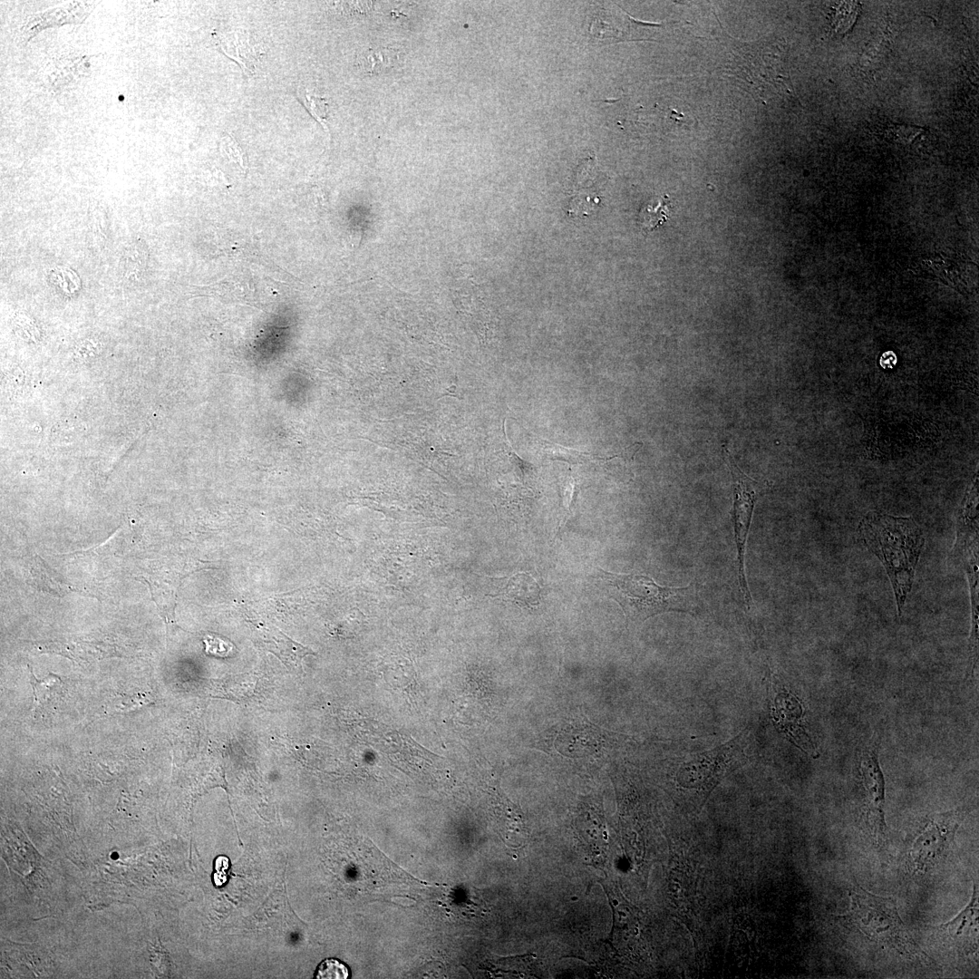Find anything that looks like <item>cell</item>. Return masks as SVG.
Wrapping results in <instances>:
<instances>
[{
	"label": "cell",
	"instance_id": "obj_4",
	"mask_svg": "<svg viewBox=\"0 0 979 979\" xmlns=\"http://www.w3.org/2000/svg\"><path fill=\"white\" fill-rule=\"evenodd\" d=\"M965 812L953 809L926 815L918 823L906 852V867L914 876H925L947 856Z\"/></svg>",
	"mask_w": 979,
	"mask_h": 979
},
{
	"label": "cell",
	"instance_id": "obj_10",
	"mask_svg": "<svg viewBox=\"0 0 979 979\" xmlns=\"http://www.w3.org/2000/svg\"><path fill=\"white\" fill-rule=\"evenodd\" d=\"M398 50L389 47H371L356 57V66L361 73L374 75L389 71L399 62Z\"/></svg>",
	"mask_w": 979,
	"mask_h": 979
},
{
	"label": "cell",
	"instance_id": "obj_17",
	"mask_svg": "<svg viewBox=\"0 0 979 979\" xmlns=\"http://www.w3.org/2000/svg\"><path fill=\"white\" fill-rule=\"evenodd\" d=\"M299 97L305 106L308 109L309 112L315 118H316L318 121H323L325 119L326 111L325 104L323 99L313 95L307 90L301 92Z\"/></svg>",
	"mask_w": 979,
	"mask_h": 979
},
{
	"label": "cell",
	"instance_id": "obj_6",
	"mask_svg": "<svg viewBox=\"0 0 979 979\" xmlns=\"http://www.w3.org/2000/svg\"><path fill=\"white\" fill-rule=\"evenodd\" d=\"M728 466L733 480L732 520L737 548L738 579L744 604L750 607L751 597L745 577L744 558L747 538L756 501V481L745 475L735 464L728 451Z\"/></svg>",
	"mask_w": 979,
	"mask_h": 979
},
{
	"label": "cell",
	"instance_id": "obj_15",
	"mask_svg": "<svg viewBox=\"0 0 979 979\" xmlns=\"http://www.w3.org/2000/svg\"><path fill=\"white\" fill-rule=\"evenodd\" d=\"M350 972L348 967L338 959L328 958L324 960L317 967L315 978L317 979H346Z\"/></svg>",
	"mask_w": 979,
	"mask_h": 979
},
{
	"label": "cell",
	"instance_id": "obj_9",
	"mask_svg": "<svg viewBox=\"0 0 979 979\" xmlns=\"http://www.w3.org/2000/svg\"><path fill=\"white\" fill-rule=\"evenodd\" d=\"M216 41L226 55L249 73L257 69L259 58L264 53L259 44L254 41L248 32L242 29L218 34Z\"/></svg>",
	"mask_w": 979,
	"mask_h": 979
},
{
	"label": "cell",
	"instance_id": "obj_5",
	"mask_svg": "<svg viewBox=\"0 0 979 979\" xmlns=\"http://www.w3.org/2000/svg\"><path fill=\"white\" fill-rule=\"evenodd\" d=\"M859 775L864 792L863 820L872 842L880 849L888 844L885 820V779L881 771L876 742L866 748L860 757Z\"/></svg>",
	"mask_w": 979,
	"mask_h": 979
},
{
	"label": "cell",
	"instance_id": "obj_8",
	"mask_svg": "<svg viewBox=\"0 0 979 979\" xmlns=\"http://www.w3.org/2000/svg\"><path fill=\"white\" fill-rule=\"evenodd\" d=\"M771 711L777 728L799 748L817 757L815 747L801 725L803 712L797 697L786 690L779 692L775 696Z\"/></svg>",
	"mask_w": 979,
	"mask_h": 979
},
{
	"label": "cell",
	"instance_id": "obj_13",
	"mask_svg": "<svg viewBox=\"0 0 979 979\" xmlns=\"http://www.w3.org/2000/svg\"><path fill=\"white\" fill-rule=\"evenodd\" d=\"M670 208L667 196L661 198L656 204L653 202L644 207L639 214L642 228L650 231L664 224L669 218Z\"/></svg>",
	"mask_w": 979,
	"mask_h": 979
},
{
	"label": "cell",
	"instance_id": "obj_18",
	"mask_svg": "<svg viewBox=\"0 0 979 979\" xmlns=\"http://www.w3.org/2000/svg\"><path fill=\"white\" fill-rule=\"evenodd\" d=\"M222 148L228 156L238 162L242 168L246 166L244 153L234 140L230 137H226L223 141Z\"/></svg>",
	"mask_w": 979,
	"mask_h": 979
},
{
	"label": "cell",
	"instance_id": "obj_3",
	"mask_svg": "<svg viewBox=\"0 0 979 979\" xmlns=\"http://www.w3.org/2000/svg\"><path fill=\"white\" fill-rule=\"evenodd\" d=\"M609 595L621 606L627 623L641 624L658 614L692 612L695 596L691 586H663L643 575H620L598 569Z\"/></svg>",
	"mask_w": 979,
	"mask_h": 979
},
{
	"label": "cell",
	"instance_id": "obj_11",
	"mask_svg": "<svg viewBox=\"0 0 979 979\" xmlns=\"http://www.w3.org/2000/svg\"><path fill=\"white\" fill-rule=\"evenodd\" d=\"M536 440L540 451L549 460H563L572 464L585 463L589 460H597L606 463L607 460V457H599L589 452L565 448L539 438H536Z\"/></svg>",
	"mask_w": 979,
	"mask_h": 979
},
{
	"label": "cell",
	"instance_id": "obj_1",
	"mask_svg": "<svg viewBox=\"0 0 979 979\" xmlns=\"http://www.w3.org/2000/svg\"><path fill=\"white\" fill-rule=\"evenodd\" d=\"M858 532L866 547L886 568L900 616L924 547L923 532L912 518L877 511L868 513L861 519Z\"/></svg>",
	"mask_w": 979,
	"mask_h": 979
},
{
	"label": "cell",
	"instance_id": "obj_14",
	"mask_svg": "<svg viewBox=\"0 0 979 979\" xmlns=\"http://www.w3.org/2000/svg\"><path fill=\"white\" fill-rule=\"evenodd\" d=\"M60 678L53 674L43 680H38L30 668V683L33 687L34 707L47 702L54 688L60 683Z\"/></svg>",
	"mask_w": 979,
	"mask_h": 979
},
{
	"label": "cell",
	"instance_id": "obj_2",
	"mask_svg": "<svg viewBox=\"0 0 979 979\" xmlns=\"http://www.w3.org/2000/svg\"><path fill=\"white\" fill-rule=\"evenodd\" d=\"M848 897L849 908L842 917L866 938L906 959L931 962L902 921L894 897L873 894L857 882L849 888Z\"/></svg>",
	"mask_w": 979,
	"mask_h": 979
},
{
	"label": "cell",
	"instance_id": "obj_7",
	"mask_svg": "<svg viewBox=\"0 0 979 979\" xmlns=\"http://www.w3.org/2000/svg\"><path fill=\"white\" fill-rule=\"evenodd\" d=\"M978 886L974 883L969 903L953 919L930 927L932 938L957 955H970L978 948Z\"/></svg>",
	"mask_w": 979,
	"mask_h": 979
},
{
	"label": "cell",
	"instance_id": "obj_16",
	"mask_svg": "<svg viewBox=\"0 0 979 979\" xmlns=\"http://www.w3.org/2000/svg\"><path fill=\"white\" fill-rule=\"evenodd\" d=\"M203 643L205 644V652L208 655L228 657L236 651L231 641L217 635H206L203 638Z\"/></svg>",
	"mask_w": 979,
	"mask_h": 979
},
{
	"label": "cell",
	"instance_id": "obj_12",
	"mask_svg": "<svg viewBox=\"0 0 979 979\" xmlns=\"http://www.w3.org/2000/svg\"><path fill=\"white\" fill-rule=\"evenodd\" d=\"M148 252L141 241H133L124 252V275L130 280L141 277L146 267Z\"/></svg>",
	"mask_w": 979,
	"mask_h": 979
}]
</instances>
